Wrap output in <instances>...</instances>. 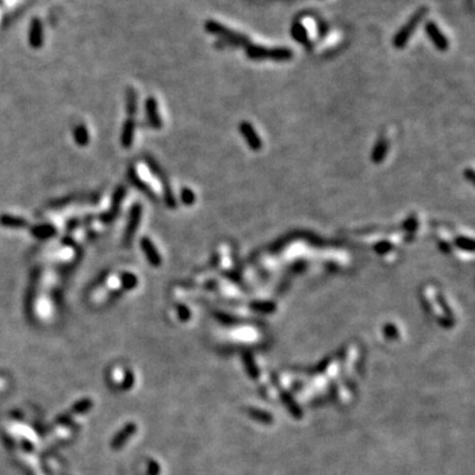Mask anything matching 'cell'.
Segmentation results:
<instances>
[{
  "instance_id": "7",
  "label": "cell",
  "mask_w": 475,
  "mask_h": 475,
  "mask_svg": "<svg viewBox=\"0 0 475 475\" xmlns=\"http://www.w3.org/2000/svg\"><path fill=\"white\" fill-rule=\"evenodd\" d=\"M142 248H143V251H144L145 257L148 259V261L152 264V265H153V267H158V265L161 264V256H160L158 251L156 250L155 244L152 243L151 239H148V238H143Z\"/></svg>"
},
{
  "instance_id": "17",
  "label": "cell",
  "mask_w": 475,
  "mask_h": 475,
  "mask_svg": "<svg viewBox=\"0 0 475 475\" xmlns=\"http://www.w3.org/2000/svg\"><path fill=\"white\" fill-rule=\"evenodd\" d=\"M136 281H138L136 280V277L132 274H124V276H123V284H124L127 288L135 287Z\"/></svg>"
},
{
  "instance_id": "16",
  "label": "cell",
  "mask_w": 475,
  "mask_h": 475,
  "mask_svg": "<svg viewBox=\"0 0 475 475\" xmlns=\"http://www.w3.org/2000/svg\"><path fill=\"white\" fill-rule=\"evenodd\" d=\"M181 198H182V202H184L185 205H193V203H194V199H195L194 193H193L190 189L185 188L184 190L181 191Z\"/></svg>"
},
{
  "instance_id": "15",
  "label": "cell",
  "mask_w": 475,
  "mask_h": 475,
  "mask_svg": "<svg viewBox=\"0 0 475 475\" xmlns=\"http://www.w3.org/2000/svg\"><path fill=\"white\" fill-rule=\"evenodd\" d=\"M127 111L133 115L138 111V95L133 89H128L127 91Z\"/></svg>"
},
{
  "instance_id": "9",
  "label": "cell",
  "mask_w": 475,
  "mask_h": 475,
  "mask_svg": "<svg viewBox=\"0 0 475 475\" xmlns=\"http://www.w3.org/2000/svg\"><path fill=\"white\" fill-rule=\"evenodd\" d=\"M145 107H147V115H148L149 122L155 128H160L161 127V119H160V114H158V106L155 98H148L145 102Z\"/></svg>"
},
{
  "instance_id": "13",
  "label": "cell",
  "mask_w": 475,
  "mask_h": 475,
  "mask_svg": "<svg viewBox=\"0 0 475 475\" xmlns=\"http://www.w3.org/2000/svg\"><path fill=\"white\" fill-rule=\"evenodd\" d=\"M54 227L50 226V224H40V226H36V227L32 228V234L35 236L40 238V239H46V238L52 236L54 234Z\"/></svg>"
},
{
  "instance_id": "8",
  "label": "cell",
  "mask_w": 475,
  "mask_h": 475,
  "mask_svg": "<svg viewBox=\"0 0 475 475\" xmlns=\"http://www.w3.org/2000/svg\"><path fill=\"white\" fill-rule=\"evenodd\" d=\"M241 131H242V133L246 136V140H247V143L250 144L251 149H255V151L260 149V147H261L260 139H259V136H257V133L255 132V129L252 128V125H251L250 123H246V122L242 123Z\"/></svg>"
},
{
  "instance_id": "14",
  "label": "cell",
  "mask_w": 475,
  "mask_h": 475,
  "mask_svg": "<svg viewBox=\"0 0 475 475\" xmlns=\"http://www.w3.org/2000/svg\"><path fill=\"white\" fill-rule=\"evenodd\" d=\"M74 139L78 145H86L89 143V132L85 125L79 124L74 128Z\"/></svg>"
},
{
  "instance_id": "11",
  "label": "cell",
  "mask_w": 475,
  "mask_h": 475,
  "mask_svg": "<svg viewBox=\"0 0 475 475\" xmlns=\"http://www.w3.org/2000/svg\"><path fill=\"white\" fill-rule=\"evenodd\" d=\"M133 135H135V123H133V120H127L122 131V144L124 148L131 147Z\"/></svg>"
},
{
  "instance_id": "5",
  "label": "cell",
  "mask_w": 475,
  "mask_h": 475,
  "mask_svg": "<svg viewBox=\"0 0 475 475\" xmlns=\"http://www.w3.org/2000/svg\"><path fill=\"white\" fill-rule=\"evenodd\" d=\"M28 43H29L30 48H33V49H40L44 45V26L39 17H35L30 21Z\"/></svg>"
},
{
  "instance_id": "12",
  "label": "cell",
  "mask_w": 475,
  "mask_h": 475,
  "mask_svg": "<svg viewBox=\"0 0 475 475\" xmlns=\"http://www.w3.org/2000/svg\"><path fill=\"white\" fill-rule=\"evenodd\" d=\"M0 224L4 227L11 228H21L26 226V221L20 217H13V215H2L0 217Z\"/></svg>"
},
{
  "instance_id": "1",
  "label": "cell",
  "mask_w": 475,
  "mask_h": 475,
  "mask_svg": "<svg viewBox=\"0 0 475 475\" xmlns=\"http://www.w3.org/2000/svg\"><path fill=\"white\" fill-rule=\"evenodd\" d=\"M247 56L251 59H263V58H272L277 61H285L293 57V52L288 48H264L260 45H254L250 44L247 45Z\"/></svg>"
},
{
  "instance_id": "2",
  "label": "cell",
  "mask_w": 475,
  "mask_h": 475,
  "mask_svg": "<svg viewBox=\"0 0 475 475\" xmlns=\"http://www.w3.org/2000/svg\"><path fill=\"white\" fill-rule=\"evenodd\" d=\"M426 13H428V8H426V7H422V8H420V10L406 21L405 25L400 28L399 32L396 33L395 37H393V45H395L397 49H401V48H404V46L408 44L409 39H411V36L415 33L416 28L419 26V24L421 23L422 19L425 17Z\"/></svg>"
},
{
  "instance_id": "6",
  "label": "cell",
  "mask_w": 475,
  "mask_h": 475,
  "mask_svg": "<svg viewBox=\"0 0 475 475\" xmlns=\"http://www.w3.org/2000/svg\"><path fill=\"white\" fill-rule=\"evenodd\" d=\"M140 215H142V208H140V205H136V206H133V209L131 210V214H129V222H128V224H127V228H125V232H124L125 243H128V242L131 241L133 234H135L136 228L139 227Z\"/></svg>"
},
{
  "instance_id": "3",
  "label": "cell",
  "mask_w": 475,
  "mask_h": 475,
  "mask_svg": "<svg viewBox=\"0 0 475 475\" xmlns=\"http://www.w3.org/2000/svg\"><path fill=\"white\" fill-rule=\"evenodd\" d=\"M205 29L208 30L209 33H211V35L221 37L222 40H224V41H227V43L230 44H234V45H243V44L248 43V39L244 36V35L234 32V30H231L230 28L217 23L214 20H208L206 24H205Z\"/></svg>"
},
{
  "instance_id": "4",
  "label": "cell",
  "mask_w": 475,
  "mask_h": 475,
  "mask_svg": "<svg viewBox=\"0 0 475 475\" xmlns=\"http://www.w3.org/2000/svg\"><path fill=\"white\" fill-rule=\"evenodd\" d=\"M425 32H426V35H428L429 39H430V41L433 43V45H434L437 49L442 50V52H444V50H448V48H449L448 37H446L445 35L441 32V29L437 26V24H435L434 21H429V23H426Z\"/></svg>"
},
{
  "instance_id": "10",
  "label": "cell",
  "mask_w": 475,
  "mask_h": 475,
  "mask_svg": "<svg viewBox=\"0 0 475 475\" xmlns=\"http://www.w3.org/2000/svg\"><path fill=\"white\" fill-rule=\"evenodd\" d=\"M290 33L292 37L296 40L297 43H300L301 45H309V36H308V30L302 23L300 21H294L292 28H290Z\"/></svg>"
}]
</instances>
